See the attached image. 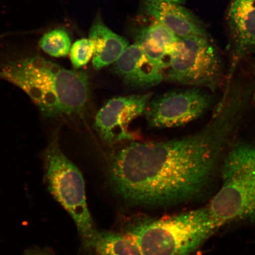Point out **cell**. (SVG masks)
<instances>
[{"mask_svg": "<svg viewBox=\"0 0 255 255\" xmlns=\"http://www.w3.org/2000/svg\"><path fill=\"white\" fill-rule=\"evenodd\" d=\"M247 109L231 95L220 101L205 127L182 138L133 142L110 159L108 177L115 192L132 205L162 207L194 198L212 180Z\"/></svg>", "mask_w": 255, "mask_h": 255, "instance_id": "obj_1", "label": "cell"}, {"mask_svg": "<svg viewBox=\"0 0 255 255\" xmlns=\"http://www.w3.org/2000/svg\"><path fill=\"white\" fill-rule=\"evenodd\" d=\"M0 76L23 90L48 117L81 113L88 103L87 73L66 69L40 56L9 63Z\"/></svg>", "mask_w": 255, "mask_h": 255, "instance_id": "obj_2", "label": "cell"}, {"mask_svg": "<svg viewBox=\"0 0 255 255\" xmlns=\"http://www.w3.org/2000/svg\"><path fill=\"white\" fill-rule=\"evenodd\" d=\"M219 228L206 207L143 222L133 226L128 236L142 255H191Z\"/></svg>", "mask_w": 255, "mask_h": 255, "instance_id": "obj_3", "label": "cell"}, {"mask_svg": "<svg viewBox=\"0 0 255 255\" xmlns=\"http://www.w3.org/2000/svg\"><path fill=\"white\" fill-rule=\"evenodd\" d=\"M222 184L207 209L219 228L228 223L255 221V142L229 148L221 166Z\"/></svg>", "mask_w": 255, "mask_h": 255, "instance_id": "obj_4", "label": "cell"}, {"mask_svg": "<svg viewBox=\"0 0 255 255\" xmlns=\"http://www.w3.org/2000/svg\"><path fill=\"white\" fill-rule=\"evenodd\" d=\"M45 157V177L48 189L74 221L87 248H95L99 233L89 212L85 181L75 166L54 141Z\"/></svg>", "mask_w": 255, "mask_h": 255, "instance_id": "obj_5", "label": "cell"}, {"mask_svg": "<svg viewBox=\"0 0 255 255\" xmlns=\"http://www.w3.org/2000/svg\"><path fill=\"white\" fill-rule=\"evenodd\" d=\"M164 79L214 92L224 79V66L212 38H180L171 53Z\"/></svg>", "mask_w": 255, "mask_h": 255, "instance_id": "obj_6", "label": "cell"}, {"mask_svg": "<svg viewBox=\"0 0 255 255\" xmlns=\"http://www.w3.org/2000/svg\"><path fill=\"white\" fill-rule=\"evenodd\" d=\"M211 93L196 87L167 92L149 102L145 112L146 120L155 128L180 127L192 122L212 107L214 100Z\"/></svg>", "mask_w": 255, "mask_h": 255, "instance_id": "obj_7", "label": "cell"}, {"mask_svg": "<svg viewBox=\"0 0 255 255\" xmlns=\"http://www.w3.org/2000/svg\"><path fill=\"white\" fill-rule=\"evenodd\" d=\"M151 97L152 94L148 93L111 99L96 116L95 130L108 143L132 139L128 130L129 124L145 113Z\"/></svg>", "mask_w": 255, "mask_h": 255, "instance_id": "obj_8", "label": "cell"}, {"mask_svg": "<svg viewBox=\"0 0 255 255\" xmlns=\"http://www.w3.org/2000/svg\"><path fill=\"white\" fill-rule=\"evenodd\" d=\"M227 22L231 53L226 86L228 88L239 64L247 57L255 55V0H231Z\"/></svg>", "mask_w": 255, "mask_h": 255, "instance_id": "obj_9", "label": "cell"}, {"mask_svg": "<svg viewBox=\"0 0 255 255\" xmlns=\"http://www.w3.org/2000/svg\"><path fill=\"white\" fill-rule=\"evenodd\" d=\"M113 71L129 87L148 88L164 79V71L154 65L136 43L128 46L114 63Z\"/></svg>", "mask_w": 255, "mask_h": 255, "instance_id": "obj_10", "label": "cell"}, {"mask_svg": "<svg viewBox=\"0 0 255 255\" xmlns=\"http://www.w3.org/2000/svg\"><path fill=\"white\" fill-rule=\"evenodd\" d=\"M149 14L180 38H212L202 20L177 3L145 0Z\"/></svg>", "mask_w": 255, "mask_h": 255, "instance_id": "obj_11", "label": "cell"}, {"mask_svg": "<svg viewBox=\"0 0 255 255\" xmlns=\"http://www.w3.org/2000/svg\"><path fill=\"white\" fill-rule=\"evenodd\" d=\"M180 39L157 20L138 32L136 43L148 59L164 71L167 68L171 53Z\"/></svg>", "mask_w": 255, "mask_h": 255, "instance_id": "obj_12", "label": "cell"}, {"mask_svg": "<svg viewBox=\"0 0 255 255\" xmlns=\"http://www.w3.org/2000/svg\"><path fill=\"white\" fill-rule=\"evenodd\" d=\"M89 39L94 46L92 64L98 70L116 62L129 46L128 41L110 29L101 19L92 25Z\"/></svg>", "mask_w": 255, "mask_h": 255, "instance_id": "obj_13", "label": "cell"}, {"mask_svg": "<svg viewBox=\"0 0 255 255\" xmlns=\"http://www.w3.org/2000/svg\"><path fill=\"white\" fill-rule=\"evenodd\" d=\"M95 248L98 255H142L128 235L116 233H100Z\"/></svg>", "mask_w": 255, "mask_h": 255, "instance_id": "obj_14", "label": "cell"}, {"mask_svg": "<svg viewBox=\"0 0 255 255\" xmlns=\"http://www.w3.org/2000/svg\"><path fill=\"white\" fill-rule=\"evenodd\" d=\"M39 46L44 52L55 57L66 56L71 49V40L66 31L56 28L44 35Z\"/></svg>", "mask_w": 255, "mask_h": 255, "instance_id": "obj_15", "label": "cell"}, {"mask_svg": "<svg viewBox=\"0 0 255 255\" xmlns=\"http://www.w3.org/2000/svg\"><path fill=\"white\" fill-rule=\"evenodd\" d=\"M94 52V43L90 39H82L75 41L70 50L72 65L75 69H79L87 65L93 57Z\"/></svg>", "mask_w": 255, "mask_h": 255, "instance_id": "obj_16", "label": "cell"}, {"mask_svg": "<svg viewBox=\"0 0 255 255\" xmlns=\"http://www.w3.org/2000/svg\"><path fill=\"white\" fill-rule=\"evenodd\" d=\"M24 255H52L48 252L41 250H33L28 251Z\"/></svg>", "mask_w": 255, "mask_h": 255, "instance_id": "obj_17", "label": "cell"}, {"mask_svg": "<svg viewBox=\"0 0 255 255\" xmlns=\"http://www.w3.org/2000/svg\"><path fill=\"white\" fill-rule=\"evenodd\" d=\"M156 1L172 2L181 4H184V3L186 2V0H156Z\"/></svg>", "mask_w": 255, "mask_h": 255, "instance_id": "obj_18", "label": "cell"}, {"mask_svg": "<svg viewBox=\"0 0 255 255\" xmlns=\"http://www.w3.org/2000/svg\"><path fill=\"white\" fill-rule=\"evenodd\" d=\"M253 100L254 101V103L255 104V89L254 94H253Z\"/></svg>", "mask_w": 255, "mask_h": 255, "instance_id": "obj_19", "label": "cell"}]
</instances>
